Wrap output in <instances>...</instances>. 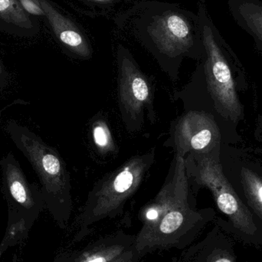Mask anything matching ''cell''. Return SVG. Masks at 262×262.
Masks as SVG:
<instances>
[{
	"mask_svg": "<svg viewBox=\"0 0 262 262\" xmlns=\"http://www.w3.org/2000/svg\"><path fill=\"white\" fill-rule=\"evenodd\" d=\"M155 157V149L134 156L94 185L75 220L77 241L89 236L98 223L123 213L126 203L140 187Z\"/></svg>",
	"mask_w": 262,
	"mask_h": 262,
	"instance_id": "cell-3",
	"label": "cell"
},
{
	"mask_svg": "<svg viewBox=\"0 0 262 262\" xmlns=\"http://www.w3.org/2000/svg\"><path fill=\"white\" fill-rule=\"evenodd\" d=\"M174 162L169 180L140 210L141 228L134 243L140 258L159 251L184 250L216 217L213 209H196L190 203L185 157L176 154Z\"/></svg>",
	"mask_w": 262,
	"mask_h": 262,
	"instance_id": "cell-1",
	"label": "cell"
},
{
	"mask_svg": "<svg viewBox=\"0 0 262 262\" xmlns=\"http://www.w3.org/2000/svg\"><path fill=\"white\" fill-rule=\"evenodd\" d=\"M227 5L234 21L262 52V0H228Z\"/></svg>",
	"mask_w": 262,
	"mask_h": 262,
	"instance_id": "cell-14",
	"label": "cell"
},
{
	"mask_svg": "<svg viewBox=\"0 0 262 262\" xmlns=\"http://www.w3.org/2000/svg\"><path fill=\"white\" fill-rule=\"evenodd\" d=\"M134 243L135 235L118 230L69 252L58 262H113L134 247Z\"/></svg>",
	"mask_w": 262,
	"mask_h": 262,
	"instance_id": "cell-10",
	"label": "cell"
},
{
	"mask_svg": "<svg viewBox=\"0 0 262 262\" xmlns=\"http://www.w3.org/2000/svg\"><path fill=\"white\" fill-rule=\"evenodd\" d=\"M220 131L207 114L191 112L183 115L175 127L176 154L186 158V154L211 152L220 142Z\"/></svg>",
	"mask_w": 262,
	"mask_h": 262,
	"instance_id": "cell-8",
	"label": "cell"
},
{
	"mask_svg": "<svg viewBox=\"0 0 262 262\" xmlns=\"http://www.w3.org/2000/svg\"><path fill=\"white\" fill-rule=\"evenodd\" d=\"M8 75L4 66L0 61V88L3 87L7 83Z\"/></svg>",
	"mask_w": 262,
	"mask_h": 262,
	"instance_id": "cell-20",
	"label": "cell"
},
{
	"mask_svg": "<svg viewBox=\"0 0 262 262\" xmlns=\"http://www.w3.org/2000/svg\"><path fill=\"white\" fill-rule=\"evenodd\" d=\"M118 96L123 122L129 132H138L144 124V115L155 118L152 94L148 78L141 72L127 48L117 49Z\"/></svg>",
	"mask_w": 262,
	"mask_h": 262,
	"instance_id": "cell-7",
	"label": "cell"
},
{
	"mask_svg": "<svg viewBox=\"0 0 262 262\" xmlns=\"http://www.w3.org/2000/svg\"><path fill=\"white\" fill-rule=\"evenodd\" d=\"M140 259L141 258L139 256L138 253L136 250L135 246H134V247L131 248L130 250L123 254L118 259L113 262H140Z\"/></svg>",
	"mask_w": 262,
	"mask_h": 262,
	"instance_id": "cell-19",
	"label": "cell"
},
{
	"mask_svg": "<svg viewBox=\"0 0 262 262\" xmlns=\"http://www.w3.org/2000/svg\"><path fill=\"white\" fill-rule=\"evenodd\" d=\"M112 19L165 66H177L184 57L204 56L198 14L180 5L139 0Z\"/></svg>",
	"mask_w": 262,
	"mask_h": 262,
	"instance_id": "cell-2",
	"label": "cell"
},
{
	"mask_svg": "<svg viewBox=\"0 0 262 262\" xmlns=\"http://www.w3.org/2000/svg\"><path fill=\"white\" fill-rule=\"evenodd\" d=\"M245 203L262 223V178L258 173L249 168L241 171Z\"/></svg>",
	"mask_w": 262,
	"mask_h": 262,
	"instance_id": "cell-16",
	"label": "cell"
},
{
	"mask_svg": "<svg viewBox=\"0 0 262 262\" xmlns=\"http://www.w3.org/2000/svg\"><path fill=\"white\" fill-rule=\"evenodd\" d=\"M197 9L205 49L203 67L209 92L219 112L225 118L238 121L243 114V106L232 74L237 64L236 57L215 26L206 0H198Z\"/></svg>",
	"mask_w": 262,
	"mask_h": 262,
	"instance_id": "cell-6",
	"label": "cell"
},
{
	"mask_svg": "<svg viewBox=\"0 0 262 262\" xmlns=\"http://www.w3.org/2000/svg\"><path fill=\"white\" fill-rule=\"evenodd\" d=\"M185 162L188 177L210 190L219 210L226 217H215L214 223L242 243L262 248L261 222L229 183L218 160L209 152L188 154Z\"/></svg>",
	"mask_w": 262,
	"mask_h": 262,
	"instance_id": "cell-4",
	"label": "cell"
},
{
	"mask_svg": "<svg viewBox=\"0 0 262 262\" xmlns=\"http://www.w3.org/2000/svg\"><path fill=\"white\" fill-rule=\"evenodd\" d=\"M0 168L3 187L14 203L31 209L44 199L38 188L28 181L13 154L9 152L0 160Z\"/></svg>",
	"mask_w": 262,
	"mask_h": 262,
	"instance_id": "cell-12",
	"label": "cell"
},
{
	"mask_svg": "<svg viewBox=\"0 0 262 262\" xmlns=\"http://www.w3.org/2000/svg\"><path fill=\"white\" fill-rule=\"evenodd\" d=\"M72 7L91 17L112 15L124 12L126 6H133L139 0H69Z\"/></svg>",
	"mask_w": 262,
	"mask_h": 262,
	"instance_id": "cell-15",
	"label": "cell"
},
{
	"mask_svg": "<svg viewBox=\"0 0 262 262\" xmlns=\"http://www.w3.org/2000/svg\"><path fill=\"white\" fill-rule=\"evenodd\" d=\"M233 238V236L214 223L212 229L204 238L183 250L180 261L238 262Z\"/></svg>",
	"mask_w": 262,
	"mask_h": 262,
	"instance_id": "cell-11",
	"label": "cell"
},
{
	"mask_svg": "<svg viewBox=\"0 0 262 262\" xmlns=\"http://www.w3.org/2000/svg\"><path fill=\"white\" fill-rule=\"evenodd\" d=\"M44 11L45 18L60 46L70 55L81 59H89L93 49L89 35L81 25L66 15L51 0H38Z\"/></svg>",
	"mask_w": 262,
	"mask_h": 262,
	"instance_id": "cell-9",
	"label": "cell"
},
{
	"mask_svg": "<svg viewBox=\"0 0 262 262\" xmlns=\"http://www.w3.org/2000/svg\"><path fill=\"white\" fill-rule=\"evenodd\" d=\"M6 131L36 172L43 198L52 213L63 225L67 224L72 212V184L62 157L41 137L15 121H9Z\"/></svg>",
	"mask_w": 262,
	"mask_h": 262,
	"instance_id": "cell-5",
	"label": "cell"
},
{
	"mask_svg": "<svg viewBox=\"0 0 262 262\" xmlns=\"http://www.w3.org/2000/svg\"><path fill=\"white\" fill-rule=\"evenodd\" d=\"M92 135L95 147L101 154H108L115 150L113 136L106 121L103 119L95 121L92 124Z\"/></svg>",
	"mask_w": 262,
	"mask_h": 262,
	"instance_id": "cell-17",
	"label": "cell"
},
{
	"mask_svg": "<svg viewBox=\"0 0 262 262\" xmlns=\"http://www.w3.org/2000/svg\"><path fill=\"white\" fill-rule=\"evenodd\" d=\"M23 9L33 16L44 17V11L41 9L38 0H18Z\"/></svg>",
	"mask_w": 262,
	"mask_h": 262,
	"instance_id": "cell-18",
	"label": "cell"
},
{
	"mask_svg": "<svg viewBox=\"0 0 262 262\" xmlns=\"http://www.w3.org/2000/svg\"><path fill=\"white\" fill-rule=\"evenodd\" d=\"M38 30L36 18L23 9L18 0H0V32L18 37H32Z\"/></svg>",
	"mask_w": 262,
	"mask_h": 262,
	"instance_id": "cell-13",
	"label": "cell"
},
{
	"mask_svg": "<svg viewBox=\"0 0 262 262\" xmlns=\"http://www.w3.org/2000/svg\"><path fill=\"white\" fill-rule=\"evenodd\" d=\"M169 262H180V261L177 257H173V258H171L170 261Z\"/></svg>",
	"mask_w": 262,
	"mask_h": 262,
	"instance_id": "cell-21",
	"label": "cell"
}]
</instances>
